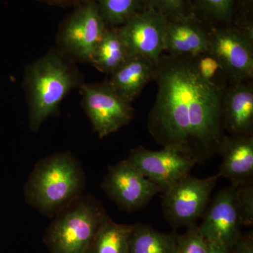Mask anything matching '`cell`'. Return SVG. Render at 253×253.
<instances>
[{"label":"cell","mask_w":253,"mask_h":253,"mask_svg":"<svg viewBox=\"0 0 253 253\" xmlns=\"http://www.w3.org/2000/svg\"><path fill=\"white\" fill-rule=\"evenodd\" d=\"M208 31L195 15L168 19L164 51L174 56H195L208 51Z\"/></svg>","instance_id":"cell-14"},{"label":"cell","mask_w":253,"mask_h":253,"mask_svg":"<svg viewBox=\"0 0 253 253\" xmlns=\"http://www.w3.org/2000/svg\"><path fill=\"white\" fill-rule=\"evenodd\" d=\"M28 108V126L38 131L42 123L57 113L60 104L84 79L73 62L57 49L28 65L23 79Z\"/></svg>","instance_id":"cell-2"},{"label":"cell","mask_w":253,"mask_h":253,"mask_svg":"<svg viewBox=\"0 0 253 253\" xmlns=\"http://www.w3.org/2000/svg\"><path fill=\"white\" fill-rule=\"evenodd\" d=\"M156 63L144 56L133 55L110 75L111 87L126 102L131 104L148 83L155 79Z\"/></svg>","instance_id":"cell-16"},{"label":"cell","mask_w":253,"mask_h":253,"mask_svg":"<svg viewBox=\"0 0 253 253\" xmlns=\"http://www.w3.org/2000/svg\"><path fill=\"white\" fill-rule=\"evenodd\" d=\"M128 161L163 191L189 174L197 164L194 158L173 147L151 151L143 146L131 150Z\"/></svg>","instance_id":"cell-10"},{"label":"cell","mask_w":253,"mask_h":253,"mask_svg":"<svg viewBox=\"0 0 253 253\" xmlns=\"http://www.w3.org/2000/svg\"><path fill=\"white\" fill-rule=\"evenodd\" d=\"M236 192L243 225L249 227L253 223V183L236 187Z\"/></svg>","instance_id":"cell-25"},{"label":"cell","mask_w":253,"mask_h":253,"mask_svg":"<svg viewBox=\"0 0 253 253\" xmlns=\"http://www.w3.org/2000/svg\"><path fill=\"white\" fill-rule=\"evenodd\" d=\"M168 19L151 8H145L118 27L131 54L157 63L164 52Z\"/></svg>","instance_id":"cell-12"},{"label":"cell","mask_w":253,"mask_h":253,"mask_svg":"<svg viewBox=\"0 0 253 253\" xmlns=\"http://www.w3.org/2000/svg\"><path fill=\"white\" fill-rule=\"evenodd\" d=\"M85 176L69 152L56 153L42 160L25 186L26 201L46 215H54L81 196Z\"/></svg>","instance_id":"cell-3"},{"label":"cell","mask_w":253,"mask_h":253,"mask_svg":"<svg viewBox=\"0 0 253 253\" xmlns=\"http://www.w3.org/2000/svg\"><path fill=\"white\" fill-rule=\"evenodd\" d=\"M195 68L205 81L226 87L229 80L217 58L208 50L197 56H191Z\"/></svg>","instance_id":"cell-22"},{"label":"cell","mask_w":253,"mask_h":253,"mask_svg":"<svg viewBox=\"0 0 253 253\" xmlns=\"http://www.w3.org/2000/svg\"><path fill=\"white\" fill-rule=\"evenodd\" d=\"M36 1L42 3V4L49 5V6L67 8L70 6H75L83 1V0H36Z\"/></svg>","instance_id":"cell-27"},{"label":"cell","mask_w":253,"mask_h":253,"mask_svg":"<svg viewBox=\"0 0 253 253\" xmlns=\"http://www.w3.org/2000/svg\"><path fill=\"white\" fill-rule=\"evenodd\" d=\"M131 56L118 27L108 26L94 50L90 63L100 72L111 75Z\"/></svg>","instance_id":"cell-18"},{"label":"cell","mask_w":253,"mask_h":253,"mask_svg":"<svg viewBox=\"0 0 253 253\" xmlns=\"http://www.w3.org/2000/svg\"><path fill=\"white\" fill-rule=\"evenodd\" d=\"M188 229L182 235L176 234L174 253H209V242L200 232L198 226Z\"/></svg>","instance_id":"cell-23"},{"label":"cell","mask_w":253,"mask_h":253,"mask_svg":"<svg viewBox=\"0 0 253 253\" xmlns=\"http://www.w3.org/2000/svg\"><path fill=\"white\" fill-rule=\"evenodd\" d=\"M73 7L60 25L56 49L74 63H90L108 26L94 0H83Z\"/></svg>","instance_id":"cell-5"},{"label":"cell","mask_w":253,"mask_h":253,"mask_svg":"<svg viewBox=\"0 0 253 253\" xmlns=\"http://www.w3.org/2000/svg\"><path fill=\"white\" fill-rule=\"evenodd\" d=\"M101 186L118 207L129 212L142 209L158 193L163 192L126 159L109 168Z\"/></svg>","instance_id":"cell-9"},{"label":"cell","mask_w":253,"mask_h":253,"mask_svg":"<svg viewBox=\"0 0 253 253\" xmlns=\"http://www.w3.org/2000/svg\"><path fill=\"white\" fill-rule=\"evenodd\" d=\"M155 80L157 96L148 121L155 141L198 163L219 154L226 136L223 99L227 86L203 79L191 56L162 55Z\"/></svg>","instance_id":"cell-1"},{"label":"cell","mask_w":253,"mask_h":253,"mask_svg":"<svg viewBox=\"0 0 253 253\" xmlns=\"http://www.w3.org/2000/svg\"><path fill=\"white\" fill-rule=\"evenodd\" d=\"M251 81L230 83L224 91L223 118L231 135H252L253 86Z\"/></svg>","instance_id":"cell-15"},{"label":"cell","mask_w":253,"mask_h":253,"mask_svg":"<svg viewBox=\"0 0 253 253\" xmlns=\"http://www.w3.org/2000/svg\"><path fill=\"white\" fill-rule=\"evenodd\" d=\"M132 224H118L106 216L100 225L89 253H128Z\"/></svg>","instance_id":"cell-20"},{"label":"cell","mask_w":253,"mask_h":253,"mask_svg":"<svg viewBox=\"0 0 253 253\" xmlns=\"http://www.w3.org/2000/svg\"><path fill=\"white\" fill-rule=\"evenodd\" d=\"M80 89L84 112L101 139L116 132L134 118L131 104L118 96L107 82L84 83Z\"/></svg>","instance_id":"cell-8"},{"label":"cell","mask_w":253,"mask_h":253,"mask_svg":"<svg viewBox=\"0 0 253 253\" xmlns=\"http://www.w3.org/2000/svg\"><path fill=\"white\" fill-rule=\"evenodd\" d=\"M219 176L200 179L188 174L163 191L165 219L174 229L196 226L204 215Z\"/></svg>","instance_id":"cell-7"},{"label":"cell","mask_w":253,"mask_h":253,"mask_svg":"<svg viewBox=\"0 0 253 253\" xmlns=\"http://www.w3.org/2000/svg\"><path fill=\"white\" fill-rule=\"evenodd\" d=\"M195 16L217 26L234 24L253 11V0H188Z\"/></svg>","instance_id":"cell-17"},{"label":"cell","mask_w":253,"mask_h":253,"mask_svg":"<svg viewBox=\"0 0 253 253\" xmlns=\"http://www.w3.org/2000/svg\"><path fill=\"white\" fill-rule=\"evenodd\" d=\"M56 214L45 235L51 253H89L107 216L101 202L89 195H81Z\"/></svg>","instance_id":"cell-4"},{"label":"cell","mask_w":253,"mask_h":253,"mask_svg":"<svg viewBox=\"0 0 253 253\" xmlns=\"http://www.w3.org/2000/svg\"><path fill=\"white\" fill-rule=\"evenodd\" d=\"M109 27H120L146 8L144 0H94Z\"/></svg>","instance_id":"cell-21"},{"label":"cell","mask_w":253,"mask_h":253,"mask_svg":"<svg viewBox=\"0 0 253 253\" xmlns=\"http://www.w3.org/2000/svg\"><path fill=\"white\" fill-rule=\"evenodd\" d=\"M204 214L198 228L205 239L230 249L242 234L244 226L236 187L231 185L219 191Z\"/></svg>","instance_id":"cell-11"},{"label":"cell","mask_w":253,"mask_h":253,"mask_svg":"<svg viewBox=\"0 0 253 253\" xmlns=\"http://www.w3.org/2000/svg\"><path fill=\"white\" fill-rule=\"evenodd\" d=\"M176 234H165L142 223L132 224L128 253H174Z\"/></svg>","instance_id":"cell-19"},{"label":"cell","mask_w":253,"mask_h":253,"mask_svg":"<svg viewBox=\"0 0 253 253\" xmlns=\"http://www.w3.org/2000/svg\"><path fill=\"white\" fill-rule=\"evenodd\" d=\"M146 8H151L164 15L168 19L194 15L188 0H144Z\"/></svg>","instance_id":"cell-24"},{"label":"cell","mask_w":253,"mask_h":253,"mask_svg":"<svg viewBox=\"0 0 253 253\" xmlns=\"http://www.w3.org/2000/svg\"><path fill=\"white\" fill-rule=\"evenodd\" d=\"M219 154L221 156L219 177L229 179L235 187L253 183V134L226 136Z\"/></svg>","instance_id":"cell-13"},{"label":"cell","mask_w":253,"mask_h":253,"mask_svg":"<svg viewBox=\"0 0 253 253\" xmlns=\"http://www.w3.org/2000/svg\"><path fill=\"white\" fill-rule=\"evenodd\" d=\"M208 44L230 83L252 81L253 22L214 26L208 31Z\"/></svg>","instance_id":"cell-6"},{"label":"cell","mask_w":253,"mask_h":253,"mask_svg":"<svg viewBox=\"0 0 253 253\" xmlns=\"http://www.w3.org/2000/svg\"><path fill=\"white\" fill-rule=\"evenodd\" d=\"M209 253H230V250L222 245L209 243Z\"/></svg>","instance_id":"cell-28"},{"label":"cell","mask_w":253,"mask_h":253,"mask_svg":"<svg viewBox=\"0 0 253 253\" xmlns=\"http://www.w3.org/2000/svg\"><path fill=\"white\" fill-rule=\"evenodd\" d=\"M229 250L230 253H253V233L241 234Z\"/></svg>","instance_id":"cell-26"}]
</instances>
